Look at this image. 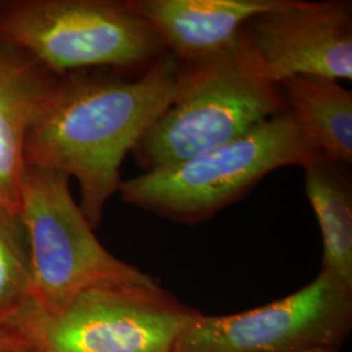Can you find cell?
I'll return each instance as SVG.
<instances>
[{
    "label": "cell",
    "instance_id": "1",
    "mask_svg": "<svg viewBox=\"0 0 352 352\" xmlns=\"http://www.w3.org/2000/svg\"><path fill=\"white\" fill-rule=\"evenodd\" d=\"M179 62L167 52L136 78L104 69L59 76L25 142V166L75 177L93 228L123 183L129 151L174 100Z\"/></svg>",
    "mask_w": 352,
    "mask_h": 352
},
{
    "label": "cell",
    "instance_id": "2",
    "mask_svg": "<svg viewBox=\"0 0 352 352\" xmlns=\"http://www.w3.org/2000/svg\"><path fill=\"white\" fill-rule=\"evenodd\" d=\"M179 64L174 100L132 151L144 173L239 139L287 110L279 85L256 74L240 36L227 50Z\"/></svg>",
    "mask_w": 352,
    "mask_h": 352
},
{
    "label": "cell",
    "instance_id": "3",
    "mask_svg": "<svg viewBox=\"0 0 352 352\" xmlns=\"http://www.w3.org/2000/svg\"><path fill=\"white\" fill-rule=\"evenodd\" d=\"M318 155L286 110L239 139L126 180L119 193L129 205L193 223L238 200L269 173L304 167Z\"/></svg>",
    "mask_w": 352,
    "mask_h": 352
},
{
    "label": "cell",
    "instance_id": "4",
    "mask_svg": "<svg viewBox=\"0 0 352 352\" xmlns=\"http://www.w3.org/2000/svg\"><path fill=\"white\" fill-rule=\"evenodd\" d=\"M0 42L56 76L132 68L167 54L126 0H0Z\"/></svg>",
    "mask_w": 352,
    "mask_h": 352
},
{
    "label": "cell",
    "instance_id": "5",
    "mask_svg": "<svg viewBox=\"0 0 352 352\" xmlns=\"http://www.w3.org/2000/svg\"><path fill=\"white\" fill-rule=\"evenodd\" d=\"M69 179L36 166H25L23 173L19 217L30 250L33 302L52 315L102 285L157 286L154 278L119 260L97 239L72 197Z\"/></svg>",
    "mask_w": 352,
    "mask_h": 352
},
{
    "label": "cell",
    "instance_id": "6",
    "mask_svg": "<svg viewBox=\"0 0 352 352\" xmlns=\"http://www.w3.org/2000/svg\"><path fill=\"white\" fill-rule=\"evenodd\" d=\"M195 312L160 285H102L52 315L30 299L7 325L33 352H175Z\"/></svg>",
    "mask_w": 352,
    "mask_h": 352
},
{
    "label": "cell",
    "instance_id": "7",
    "mask_svg": "<svg viewBox=\"0 0 352 352\" xmlns=\"http://www.w3.org/2000/svg\"><path fill=\"white\" fill-rule=\"evenodd\" d=\"M352 324V287L321 270L307 286L235 315L195 312L175 352H302L338 350Z\"/></svg>",
    "mask_w": 352,
    "mask_h": 352
},
{
    "label": "cell",
    "instance_id": "8",
    "mask_svg": "<svg viewBox=\"0 0 352 352\" xmlns=\"http://www.w3.org/2000/svg\"><path fill=\"white\" fill-rule=\"evenodd\" d=\"M256 74L279 85L294 76L352 78V3L285 0L240 33Z\"/></svg>",
    "mask_w": 352,
    "mask_h": 352
},
{
    "label": "cell",
    "instance_id": "9",
    "mask_svg": "<svg viewBox=\"0 0 352 352\" xmlns=\"http://www.w3.org/2000/svg\"><path fill=\"white\" fill-rule=\"evenodd\" d=\"M177 62L188 63L231 47L257 14L285 0H126Z\"/></svg>",
    "mask_w": 352,
    "mask_h": 352
},
{
    "label": "cell",
    "instance_id": "10",
    "mask_svg": "<svg viewBox=\"0 0 352 352\" xmlns=\"http://www.w3.org/2000/svg\"><path fill=\"white\" fill-rule=\"evenodd\" d=\"M58 78L24 51L0 42V208L13 213L19 214L26 138Z\"/></svg>",
    "mask_w": 352,
    "mask_h": 352
},
{
    "label": "cell",
    "instance_id": "11",
    "mask_svg": "<svg viewBox=\"0 0 352 352\" xmlns=\"http://www.w3.org/2000/svg\"><path fill=\"white\" fill-rule=\"evenodd\" d=\"M286 109L302 138L318 154L340 164L352 162V93L338 80L294 76L279 84Z\"/></svg>",
    "mask_w": 352,
    "mask_h": 352
},
{
    "label": "cell",
    "instance_id": "12",
    "mask_svg": "<svg viewBox=\"0 0 352 352\" xmlns=\"http://www.w3.org/2000/svg\"><path fill=\"white\" fill-rule=\"evenodd\" d=\"M304 189L324 241L322 270L352 287V184L346 164L322 155L304 167Z\"/></svg>",
    "mask_w": 352,
    "mask_h": 352
},
{
    "label": "cell",
    "instance_id": "13",
    "mask_svg": "<svg viewBox=\"0 0 352 352\" xmlns=\"http://www.w3.org/2000/svg\"><path fill=\"white\" fill-rule=\"evenodd\" d=\"M33 298V269L19 214L0 208V325H7Z\"/></svg>",
    "mask_w": 352,
    "mask_h": 352
},
{
    "label": "cell",
    "instance_id": "14",
    "mask_svg": "<svg viewBox=\"0 0 352 352\" xmlns=\"http://www.w3.org/2000/svg\"><path fill=\"white\" fill-rule=\"evenodd\" d=\"M19 343H23V340L12 327L10 325H0V351Z\"/></svg>",
    "mask_w": 352,
    "mask_h": 352
},
{
    "label": "cell",
    "instance_id": "15",
    "mask_svg": "<svg viewBox=\"0 0 352 352\" xmlns=\"http://www.w3.org/2000/svg\"><path fill=\"white\" fill-rule=\"evenodd\" d=\"M0 352H33L28 346L25 344V342H23V343H19V344H14V346H11V347H7V349H4V350H1Z\"/></svg>",
    "mask_w": 352,
    "mask_h": 352
},
{
    "label": "cell",
    "instance_id": "16",
    "mask_svg": "<svg viewBox=\"0 0 352 352\" xmlns=\"http://www.w3.org/2000/svg\"><path fill=\"white\" fill-rule=\"evenodd\" d=\"M302 352H338V350H311V351Z\"/></svg>",
    "mask_w": 352,
    "mask_h": 352
}]
</instances>
